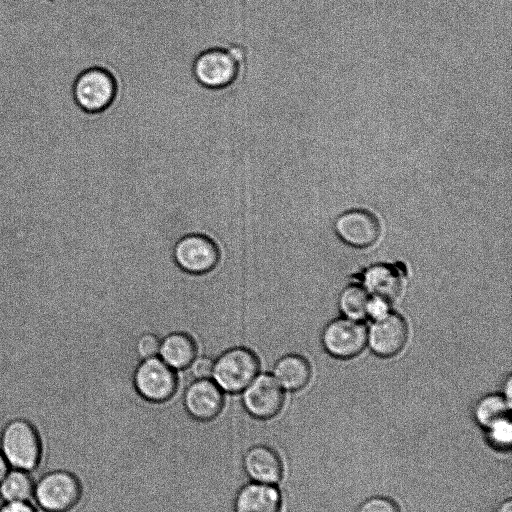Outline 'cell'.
Returning <instances> with one entry per match:
<instances>
[{
	"mask_svg": "<svg viewBox=\"0 0 512 512\" xmlns=\"http://www.w3.org/2000/svg\"><path fill=\"white\" fill-rule=\"evenodd\" d=\"M0 451L10 468L35 471L43 459V441L35 424L23 417L8 420L0 431Z\"/></svg>",
	"mask_w": 512,
	"mask_h": 512,
	"instance_id": "obj_1",
	"label": "cell"
},
{
	"mask_svg": "<svg viewBox=\"0 0 512 512\" xmlns=\"http://www.w3.org/2000/svg\"><path fill=\"white\" fill-rule=\"evenodd\" d=\"M82 496L83 485L74 472L54 469L35 480L32 500L43 512H70Z\"/></svg>",
	"mask_w": 512,
	"mask_h": 512,
	"instance_id": "obj_2",
	"label": "cell"
},
{
	"mask_svg": "<svg viewBox=\"0 0 512 512\" xmlns=\"http://www.w3.org/2000/svg\"><path fill=\"white\" fill-rule=\"evenodd\" d=\"M117 83L109 70L90 67L75 79L72 95L76 105L84 112L97 114L111 106L116 98Z\"/></svg>",
	"mask_w": 512,
	"mask_h": 512,
	"instance_id": "obj_3",
	"label": "cell"
},
{
	"mask_svg": "<svg viewBox=\"0 0 512 512\" xmlns=\"http://www.w3.org/2000/svg\"><path fill=\"white\" fill-rule=\"evenodd\" d=\"M259 371L256 355L245 347H234L221 354L213 365V382L224 392H242Z\"/></svg>",
	"mask_w": 512,
	"mask_h": 512,
	"instance_id": "obj_4",
	"label": "cell"
},
{
	"mask_svg": "<svg viewBox=\"0 0 512 512\" xmlns=\"http://www.w3.org/2000/svg\"><path fill=\"white\" fill-rule=\"evenodd\" d=\"M136 393L145 401L161 404L170 400L177 390V378L173 369L160 358L143 359L133 374Z\"/></svg>",
	"mask_w": 512,
	"mask_h": 512,
	"instance_id": "obj_5",
	"label": "cell"
},
{
	"mask_svg": "<svg viewBox=\"0 0 512 512\" xmlns=\"http://www.w3.org/2000/svg\"><path fill=\"white\" fill-rule=\"evenodd\" d=\"M325 350L339 359H351L367 346L368 329L361 320L340 317L330 321L321 336Z\"/></svg>",
	"mask_w": 512,
	"mask_h": 512,
	"instance_id": "obj_6",
	"label": "cell"
},
{
	"mask_svg": "<svg viewBox=\"0 0 512 512\" xmlns=\"http://www.w3.org/2000/svg\"><path fill=\"white\" fill-rule=\"evenodd\" d=\"M240 65L228 49L210 48L195 58L192 73L200 85L217 90L230 86L236 80Z\"/></svg>",
	"mask_w": 512,
	"mask_h": 512,
	"instance_id": "obj_7",
	"label": "cell"
},
{
	"mask_svg": "<svg viewBox=\"0 0 512 512\" xmlns=\"http://www.w3.org/2000/svg\"><path fill=\"white\" fill-rule=\"evenodd\" d=\"M284 391L273 376L256 375L242 393L244 410L256 420H270L277 416L284 405Z\"/></svg>",
	"mask_w": 512,
	"mask_h": 512,
	"instance_id": "obj_8",
	"label": "cell"
},
{
	"mask_svg": "<svg viewBox=\"0 0 512 512\" xmlns=\"http://www.w3.org/2000/svg\"><path fill=\"white\" fill-rule=\"evenodd\" d=\"M216 244L205 235L188 234L180 238L173 249L176 265L186 273L200 275L215 268L219 261Z\"/></svg>",
	"mask_w": 512,
	"mask_h": 512,
	"instance_id": "obj_9",
	"label": "cell"
},
{
	"mask_svg": "<svg viewBox=\"0 0 512 512\" xmlns=\"http://www.w3.org/2000/svg\"><path fill=\"white\" fill-rule=\"evenodd\" d=\"M408 339V325L402 315L388 311L375 318L368 329V342L372 352L390 358L402 351Z\"/></svg>",
	"mask_w": 512,
	"mask_h": 512,
	"instance_id": "obj_10",
	"label": "cell"
},
{
	"mask_svg": "<svg viewBox=\"0 0 512 512\" xmlns=\"http://www.w3.org/2000/svg\"><path fill=\"white\" fill-rule=\"evenodd\" d=\"M334 229L340 239L357 248L372 246L381 232L377 217L362 208H353L341 213L334 222Z\"/></svg>",
	"mask_w": 512,
	"mask_h": 512,
	"instance_id": "obj_11",
	"label": "cell"
},
{
	"mask_svg": "<svg viewBox=\"0 0 512 512\" xmlns=\"http://www.w3.org/2000/svg\"><path fill=\"white\" fill-rule=\"evenodd\" d=\"M183 406L186 413L195 421L210 422L223 410L222 390L209 379H195L183 394Z\"/></svg>",
	"mask_w": 512,
	"mask_h": 512,
	"instance_id": "obj_12",
	"label": "cell"
},
{
	"mask_svg": "<svg viewBox=\"0 0 512 512\" xmlns=\"http://www.w3.org/2000/svg\"><path fill=\"white\" fill-rule=\"evenodd\" d=\"M242 467L249 481L269 485H276L284 470L279 453L263 443L252 445L245 451Z\"/></svg>",
	"mask_w": 512,
	"mask_h": 512,
	"instance_id": "obj_13",
	"label": "cell"
},
{
	"mask_svg": "<svg viewBox=\"0 0 512 512\" xmlns=\"http://www.w3.org/2000/svg\"><path fill=\"white\" fill-rule=\"evenodd\" d=\"M282 497L276 485L249 481L237 491L233 512H281Z\"/></svg>",
	"mask_w": 512,
	"mask_h": 512,
	"instance_id": "obj_14",
	"label": "cell"
},
{
	"mask_svg": "<svg viewBox=\"0 0 512 512\" xmlns=\"http://www.w3.org/2000/svg\"><path fill=\"white\" fill-rule=\"evenodd\" d=\"M363 286L372 297L391 304L401 293L402 280L397 268L380 263L365 271Z\"/></svg>",
	"mask_w": 512,
	"mask_h": 512,
	"instance_id": "obj_15",
	"label": "cell"
},
{
	"mask_svg": "<svg viewBox=\"0 0 512 512\" xmlns=\"http://www.w3.org/2000/svg\"><path fill=\"white\" fill-rule=\"evenodd\" d=\"M312 369L309 361L299 354H287L274 365L273 377L286 390L298 391L310 381Z\"/></svg>",
	"mask_w": 512,
	"mask_h": 512,
	"instance_id": "obj_16",
	"label": "cell"
},
{
	"mask_svg": "<svg viewBox=\"0 0 512 512\" xmlns=\"http://www.w3.org/2000/svg\"><path fill=\"white\" fill-rule=\"evenodd\" d=\"M197 347L194 339L183 332L168 334L160 341L161 360L170 368L182 370L196 358Z\"/></svg>",
	"mask_w": 512,
	"mask_h": 512,
	"instance_id": "obj_17",
	"label": "cell"
},
{
	"mask_svg": "<svg viewBox=\"0 0 512 512\" xmlns=\"http://www.w3.org/2000/svg\"><path fill=\"white\" fill-rule=\"evenodd\" d=\"M34 484L31 472L10 468L0 482V498L3 502L31 501Z\"/></svg>",
	"mask_w": 512,
	"mask_h": 512,
	"instance_id": "obj_18",
	"label": "cell"
},
{
	"mask_svg": "<svg viewBox=\"0 0 512 512\" xmlns=\"http://www.w3.org/2000/svg\"><path fill=\"white\" fill-rule=\"evenodd\" d=\"M371 295L366 288L352 283L343 288L339 295V307L345 317L361 320L368 316Z\"/></svg>",
	"mask_w": 512,
	"mask_h": 512,
	"instance_id": "obj_19",
	"label": "cell"
},
{
	"mask_svg": "<svg viewBox=\"0 0 512 512\" xmlns=\"http://www.w3.org/2000/svg\"><path fill=\"white\" fill-rule=\"evenodd\" d=\"M510 402L501 395L491 394L482 398L477 404L476 418L482 425L491 427L508 419Z\"/></svg>",
	"mask_w": 512,
	"mask_h": 512,
	"instance_id": "obj_20",
	"label": "cell"
},
{
	"mask_svg": "<svg viewBox=\"0 0 512 512\" xmlns=\"http://www.w3.org/2000/svg\"><path fill=\"white\" fill-rule=\"evenodd\" d=\"M160 340L153 333L142 334L135 344V352L141 359L155 357L159 353Z\"/></svg>",
	"mask_w": 512,
	"mask_h": 512,
	"instance_id": "obj_21",
	"label": "cell"
},
{
	"mask_svg": "<svg viewBox=\"0 0 512 512\" xmlns=\"http://www.w3.org/2000/svg\"><path fill=\"white\" fill-rule=\"evenodd\" d=\"M358 512H400L398 506L383 497H374L365 501Z\"/></svg>",
	"mask_w": 512,
	"mask_h": 512,
	"instance_id": "obj_22",
	"label": "cell"
},
{
	"mask_svg": "<svg viewBox=\"0 0 512 512\" xmlns=\"http://www.w3.org/2000/svg\"><path fill=\"white\" fill-rule=\"evenodd\" d=\"M490 437L498 446H509L511 443V424L509 419L500 421L490 427Z\"/></svg>",
	"mask_w": 512,
	"mask_h": 512,
	"instance_id": "obj_23",
	"label": "cell"
},
{
	"mask_svg": "<svg viewBox=\"0 0 512 512\" xmlns=\"http://www.w3.org/2000/svg\"><path fill=\"white\" fill-rule=\"evenodd\" d=\"M214 361L207 356L195 358L190 364V371L195 379H208L212 375Z\"/></svg>",
	"mask_w": 512,
	"mask_h": 512,
	"instance_id": "obj_24",
	"label": "cell"
},
{
	"mask_svg": "<svg viewBox=\"0 0 512 512\" xmlns=\"http://www.w3.org/2000/svg\"><path fill=\"white\" fill-rule=\"evenodd\" d=\"M0 512H40L31 501L3 502Z\"/></svg>",
	"mask_w": 512,
	"mask_h": 512,
	"instance_id": "obj_25",
	"label": "cell"
},
{
	"mask_svg": "<svg viewBox=\"0 0 512 512\" xmlns=\"http://www.w3.org/2000/svg\"><path fill=\"white\" fill-rule=\"evenodd\" d=\"M10 469V466L8 465L6 459L4 458L3 454L0 451V482L3 479V477L6 475L8 470Z\"/></svg>",
	"mask_w": 512,
	"mask_h": 512,
	"instance_id": "obj_26",
	"label": "cell"
},
{
	"mask_svg": "<svg viewBox=\"0 0 512 512\" xmlns=\"http://www.w3.org/2000/svg\"><path fill=\"white\" fill-rule=\"evenodd\" d=\"M498 512H512V505H511V502L508 501L506 503H504Z\"/></svg>",
	"mask_w": 512,
	"mask_h": 512,
	"instance_id": "obj_27",
	"label": "cell"
}]
</instances>
